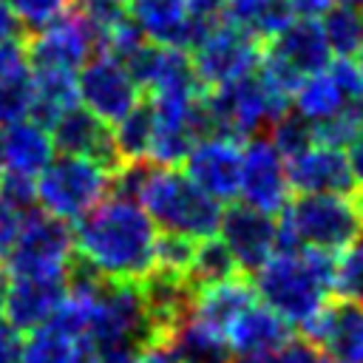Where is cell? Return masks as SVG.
Returning a JSON list of instances; mask_svg holds the SVG:
<instances>
[{
  "label": "cell",
  "instance_id": "6da1fadb",
  "mask_svg": "<svg viewBox=\"0 0 363 363\" xmlns=\"http://www.w3.org/2000/svg\"><path fill=\"white\" fill-rule=\"evenodd\" d=\"M74 255L111 281H142L153 269L156 224L133 199L105 196L77 218Z\"/></svg>",
  "mask_w": 363,
  "mask_h": 363
},
{
  "label": "cell",
  "instance_id": "7a4b0ae2",
  "mask_svg": "<svg viewBox=\"0 0 363 363\" xmlns=\"http://www.w3.org/2000/svg\"><path fill=\"white\" fill-rule=\"evenodd\" d=\"M335 261L337 252L318 247L272 252L255 269V295L286 323L303 326L332 292Z\"/></svg>",
  "mask_w": 363,
  "mask_h": 363
},
{
  "label": "cell",
  "instance_id": "3957f363",
  "mask_svg": "<svg viewBox=\"0 0 363 363\" xmlns=\"http://www.w3.org/2000/svg\"><path fill=\"white\" fill-rule=\"evenodd\" d=\"M363 230L360 210L349 193H301L286 201L278 221L275 252H292L301 247L343 250Z\"/></svg>",
  "mask_w": 363,
  "mask_h": 363
},
{
  "label": "cell",
  "instance_id": "277c9868",
  "mask_svg": "<svg viewBox=\"0 0 363 363\" xmlns=\"http://www.w3.org/2000/svg\"><path fill=\"white\" fill-rule=\"evenodd\" d=\"M136 201L164 233H179L196 241L218 233L221 201L207 196L196 182H190L187 173L176 170L173 164H153Z\"/></svg>",
  "mask_w": 363,
  "mask_h": 363
},
{
  "label": "cell",
  "instance_id": "5b68a950",
  "mask_svg": "<svg viewBox=\"0 0 363 363\" xmlns=\"http://www.w3.org/2000/svg\"><path fill=\"white\" fill-rule=\"evenodd\" d=\"M329 62L332 48L318 17H298L289 20L275 37H269L267 45H261V60L255 71L269 88L292 99L298 85L306 77L323 71Z\"/></svg>",
  "mask_w": 363,
  "mask_h": 363
},
{
  "label": "cell",
  "instance_id": "8992f818",
  "mask_svg": "<svg viewBox=\"0 0 363 363\" xmlns=\"http://www.w3.org/2000/svg\"><path fill=\"white\" fill-rule=\"evenodd\" d=\"M289 96L269 88L258 71L204 91V113L210 133H224L233 139H250L261 130H269V125L286 111Z\"/></svg>",
  "mask_w": 363,
  "mask_h": 363
},
{
  "label": "cell",
  "instance_id": "52a82bcc",
  "mask_svg": "<svg viewBox=\"0 0 363 363\" xmlns=\"http://www.w3.org/2000/svg\"><path fill=\"white\" fill-rule=\"evenodd\" d=\"M74 261V235L68 221L45 210L20 216L17 235L3 258L6 278H68Z\"/></svg>",
  "mask_w": 363,
  "mask_h": 363
},
{
  "label": "cell",
  "instance_id": "ba28073f",
  "mask_svg": "<svg viewBox=\"0 0 363 363\" xmlns=\"http://www.w3.org/2000/svg\"><path fill=\"white\" fill-rule=\"evenodd\" d=\"M37 204L62 221H77L111 193V170L85 156L51 159L34 179Z\"/></svg>",
  "mask_w": 363,
  "mask_h": 363
},
{
  "label": "cell",
  "instance_id": "9c48e42d",
  "mask_svg": "<svg viewBox=\"0 0 363 363\" xmlns=\"http://www.w3.org/2000/svg\"><path fill=\"white\" fill-rule=\"evenodd\" d=\"M258 60L261 43L221 17L210 23L207 31L190 48V65L204 91L252 74L258 68Z\"/></svg>",
  "mask_w": 363,
  "mask_h": 363
},
{
  "label": "cell",
  "instance_id": "30bf717a",
  "mask_svg": "<svg viewBox=\"0 0 363 363\" xmlns=\"http://www.w3.org/2000/svg\"><path fill=\"white\" fill-rule=\"evenodd\" d=\"M77 71H79L77 74L79 102L105 125H116L145 96V91L139 88L133 74L125 68V62L108 51L91 54Z\"/></svg>",
  "mask_w": 363,
  "mask_h": 363
},
{
  "label": "cell",
  "instance_id": "8fae6325",
  "mask_svg": "<svg viewBox=\"0 0 363 363\" xmlns=\"http://www.w3.org/2000/svg\"><path fill=\"white\" fill-rule=\"evenodd\" d=\"M99 51L96 31L79 3L54 17L48 26L37 28L26 43L28 68H65L77 71L91 54Z\"/></svg>",
  "mask_w": 363,
  "mask_h": 363
},
{
  "label": "cell",
  "instance_id": "7c38bea8",
  "mask_svg": "<svg viewBox=\"0 0 363 363\" xmlns=\"http://www.w3.org/2000/svg\"><path fill=\"white\" fill-rule=\"evenodd\" d=\"M289 179H286V162L281 150L272 145L269 136H250L241 147V182L238 196L264 210V213H281L289 201Z\"/></svg>",
  "mask_w": 363,
  "mask_h": 363
},
{
  "label": "cell",
  "instance_id": "4fadbf2b",
  "mask_svg": "<svg viewBox=\"0 0 363 363\" xmlns=\"http://www.w3.org/2000/svg\"><path fill=\"white\" fill-rule=\"evenodd\" d=\"M184 173L216 201H233L241 182V142L224 133H204L187 150Z\"/></svg>",
  "mask_w": 363,
  "mask_h": 363
},
{
  "label": "cell",
  "instance_id": "5bb4252c",
  "mask_svg": "<svg viewBox=\"0 0 363 363\" xmlns=\"http://www.w3.org/2000/svg\"><path fill=\"white\" fill-rule=\"evenodd\" d=\"M303 337L315 343L329 363H363V306L354 301H326L303 326Z\"/></svg>",
  "mask_w": 363,
  "mask_h": 363
},
{
  "label": "cell",
  "instance_id": "9a60e30c",
  "mask_svg": "<svg viewBox=\"0 0 363 363\" xmlns=\"http://www.w3.org/2000/svg\"><path fill=\"white\" fill-rule=\"evenodd\" d=\"M125 14L145 40L182 51H190L210 26L193 14L187 0H128Z\"/></svg>",
  "mask_w": 363,
  "mask_h": 363
},
{
  "label": "cell",
  "instance_id": "2e32d148",
  "mask_svg": "<svg viewBox=\"0 0 363 363\" xmlns=\"http://www.w3.org/2000/svg\"><path fill=\"white\" fill-rule=\"evenodd\" d=\"M221 241L233 252L241 272H255L272 252L278 241V221L252 204H230L218 221Z\"/></svg>",
  "mask_w": 363,
  "mask_h": 363
},
{
  "label": "cell",
  "instance_id": "e0dca14e",
  "mask_svg": "<svg viewBox=\"0 0 363 363\" xmlns=\"http://www.w3.org/2000/svg\"><path fill=\"white\" fill-rule=\"evenodd\" d=\"M51 142H54V150L60 153H68V156H85V159H94L99 162L102 167L113 170L122 156L113 145V133L111 128L94 116L88 108H68L51 128Z\"/></svg>",
  "mask_w": 363,
  "mask_h": 363
},
{
  "label": "cell",
  "instance_id": "ac0fdd59",
  "mask_svg": "<svg viewBox=\"0 0 363 363\" xmlns=\"http://www.w3.org/2000/svg\"><path fill=\"white\" fill-rule=\"evenodd\" d=\"M286 179L298 193H352L357 187L343 147L323 142H315L306 150L289 156Z\"/></svg>",
  "mask_w": 363,
  "mask_h": 363
},
{
  "label": "cell",
  "instance_id": "d6986e66",
  "mask_svg": "<svg viewBox=\"0 0 363 363\" xmlns=\"http://www.w3.org/2000/svg\"><path fill=\"white\" fill-rule=\"evenodd\" d=\"M68 278H9L3 292V323L17 332H31L54 315L65 298Z\"/></svg>",
  "mask_w": 363,
  "mask_h": 363
},
{
  "label": "cell",
  "instance_id": "ffe728a7",
  "mask_svg": "<svg viewBox=\"0 0 363 363\" xmlns=\"http://www.w3.org/2000/svg\"><path fill=\"white\" fill-rule=\"evenodd\" d=\"M0 139H3V170L6 173L37 179L43 167L54 159V142H51L48 128L34 122L31 116L3 125Z\"/></svg>",
  "mask_w": 363,
  "mask_h": 363
},
{
  "label": "cell",
  "instance_id": "44dd1931",
  "mask_svg": "<svg viewBox=\"0 0 363 363\" xmlns=\"http://www.w3.org/2000/svg\"><path fill=\"white\" fill-rule=\"evenodd\" d=\"M255 286L250 278H244V272L207 284L201 289H196L193 295V306H190V318H196L199 323L216 329V332H227V326L255 303Z\"/></svg>",
  "mask_w": 363,
  "mask_h": 363
},
{
  "label": "cell",
  "instance_id": "7402d4cb",
  "mask_svg": "<svg viewBox=\"0 0 363 363\" xmlns=\"http://www.w3.org/2000/svg\"><path fill=\"white\" fill-rule=\"evenodd\" d=\"M224 337H227L230 352H235V354H252V352H269V349L284 346L292 337V329L269 306L252 303L250 309H244L227 326Z\"/></svg>",
  "mask_w": 363,
  "mask_h": 363
},
{
  "label": "cell",
  "instance_id": "603a6c76",
  "mask_svg": "<svg viewBox=\"0 0 363 363\" xmlns=\"http://www.w3.org/2000/svg\"><path fill=\"white\" fill-rule=\"evenodd\" d=\"M79 102L77 71L65 68H31V111L28 116L51 128L68 108Z\"/></svg>",
  "mask_w": 363,
  "mask_h": 363
},
{
  "label": "cell",
  "instance_id": "cb8c5ba5",
  "mask_svg": "<svg viewBox=\"0 0 363 363\" xmlns=\"http://www.w3.org/2000/svg\"><path fill=\"white\" fill-rule=\"evenodd\" d=\"M292 14L295 9L289 0H227L221 20L255 37L258 43H267L292 20Z\"/></svg>",
  "mask_w": 363,
  "mask_h": 363
},
{
  "label": "cell",
  "instance_id": "d4e9b609",
  "mask_svg": "<svg viewBox=\"0 0 363 363\" xmlns=\"http://www.w3.org/2000/svg\"><path fill=\"white\" fill-rule=\"evenodd\" d=\"M170 346L176 349L182 363H230L227 337L190 315L173 329Z\"/></svg>",
  "mask_w": 363,
  "mask_h": 363
},
{
  "label": "cell",
  "instance_id": "484cf974",
  "mask_svg": "<svg viewBox=\"0 0 363 363\" xmlns=\"http://www.w3.org/2000/svg\"><path fill=\"white\" fill-rule=\"evenodd\" d=\"M292 96H295V111L303 113L309 122L332 119V116H337V113L346 108V102H349L346 91H343V88L337 85V79L329 74V65H326L323 71L306 77V79L298 85V91H295Z\"/></svg>",
  "mask_w": 363,
  "mask_h": 363
},
{
  "label": "cell",
  "instance_id": "4316f807",
  "mask_svg": "<svg viewBox=\"0 0 363 363\" xmlns=\"http://www.w3.org/2000/svg\"><path fill=\"white\" fill-rule=\"evenodd\" d=\"M88 340L85 337H71L51 323H43L31 329L28 340L23 343L20 363H79Z\"/></svg>",
  "mask_w": 363,
  "mask_h": 363
},
{
  "label": "cell",
  "instance_id": "83f0119b",
  "mask_svg": "<svg viewBox=\"0 0 363 363\" xmlns=\"http://www.w3.org/2000/svg\"><path fill=\"white\" fill-rule=\"evenodd\" d=\"M238 264L233 258V252L227 250V244L221 241V235H207V238H199L196 241V250H193V258H190V267H187V284L193 289H201L207 284H216V281H224V278H233L238 275Z\"/></svg>",
  "mask_w": 363,
  "mask_h": 363
},
{
  "label": "cell",
  "instance_id": "f1b7e54d",
  "mask_svg": "<svg viewBox=\"0 0 363 363\" xmlns=\"http://www.w3.org/2000/svg\"><path fill=\"white\" fill-rule=\"evenodd\" d=\"M323 34L329 48L337 57H354L360 43H363V9L360 6H349V3H332L323 11Z\"/></svg>",
  "mask_w": 363,
  "mask_h": 363
},
{
  "label": "cell",
  "instance_id": "f546056e",
  "mask_svg": "<svg viewBox=\"0 0 363 363\" xmlns=\"http://www.w3.org/2000/svg\"><path fill=\"white\" fill-rule=\"evenodd\" d=\"M113 145L119 150L122 159H150V136H153V108L147 102V96H142V102L125 113L116 125H113Z\"/></svg>",
  "mask_w": 363,
  "mask_h": 363
},
{
  "label": "cell",
  "instance_id": "4dcf8cb0",
  "mask_svg": "<svg viewBox=\"0 0 363 363\" xmlns=\"http://www.w3.org/2000/svg\"><path fill=\"white\" fill-rule=\"evenodd\" d=\"M332 292L343 301H354L363 306V235L343 247V255L335 261Z\"/></svg>",
  "mask_w": 363,
  "mask_h": 363
},
{
  "label": "cell",
  "instance_id": "1f68e13d",
  "mask_svg": "<svg viewBox=\"0 0 363 363\" xmlns=\"http://www.w3.org/2000/svg\"><path fill=\"white\" fill-rule=\"evenodd\" d=\"M269 139L281 150V156L289 159V156L306 150L309 145H315V122H309L298 111H284L269 125Z\"/></svg>",
  "mask_w": 363,
  "mask_h": 363
},
{
  "label": "cell",
  "instance_id": "d6a6232c",
  "mask_svg": "<svg viewBox=\"0 0 363 363\" xmlns=\"http://www.w3.org/2000/svg\"><path fill=\"white\" fill-rule=\"evenodd\" d=\"M31 111V68L0 77V128L26 119Z\"/></svg>",
  "mask_w": 363,
  "mask_h": 363
},
{
  "label": "cell",
  "instance_id": "836d02e7",
  "mask_svg": "<svg viewBox=\"0 0 363 363\" xmlns=\"http://www.w3.org/2000/svg\"><path fill=\"white\" fill-rule=\"evenodd\" d=\"M230 363H329V357L309 343L306 337H289L284 346L269 349V352H252V354H238Z\"/></svg>",
  "mask_w": 363,
  "mask_h": 363
},
{
  "label": "cell",
  "instance_id": "e575fe53",
  "mask_svg": "<svg viewBox=\"0 0 363 363\" xmlns=\"http://www.w3.org/2000/svg\"><path fill=\"white\" fill-rule=\"evenodd\" d=\"M193 250H196V238H187V235H179V233H162V235H156L153 267L176 272V275H187Z\"/></svg>",
  "mask_w": 363,
  "mask_h": 363
},
{
  "label": "cell",
  "instance_id": "d590c367",
  "mask_svg": "<svg viewBox=\"0 0 363 363\" xmlns=\"http://www.w3.org/2000/svg\"><path fill=\"white\" fill-rule=\"evenodd\" d=\"M6 3L11 6V11L17 14L26 31H37L48 26L54 17H60L62 11H68L77 0H6Z\"/></svg>",
  "mask_w": 363,
  "mask_h": 363
},
{
  "label": "cell",
  "instance_id": "8d00e7d4",
  "mask_svg": "<svg viewBox=\"0 0 363 363\" xmlns=\"http://www.w3.org/2000/svg\"><path fill=\"white\" fill-rule=\"evenodd\" d=\"M26 65H28V60H26L23 37L20 40H0V77L14 74V71H20Z\"/></svg>",
  "mask_w": 363,
  "mask_h": 363
},
{
  "label": "cell",
  "instance_id": "74e56055",
  "mask_svg": "<svg viewBox=\"0 0 363 363\" xmlns=\"http://www.w3.org/2000/svg\"><path fill=\"white\" fill-rule=\"evenodd\" d=\"M130 363H182V360H179L176 349H173L167 340H159V343L142 346Z\"/></svg>",
  "mask_w": 363,
  "mask_h": 363
},
{
  "label": "cell",
  "instance_id": "f35d334b",
  "mask_svg": "<svg viewBox=\"0 0 363 363\" xmlns=\"http://www.w3.org/2000/svg\"><path fill=\"white\" fill-rule=\"evenodd\" d=\"M23 340L20 332L11 329L9 323H0V363H20Z\"/></svg>",
  "mask_w": 363,
  "mask_h": 363
},
{
  "label": "cell",
  "instance_id": "ab89813d",
  "mask_svg": "<svg viewBox=\"0 0 363 363\" xmlns=\"http://www.w3.org/2000/svg\"><path fill=\"white\" fill-rule=\"evenodd\" d=\"M346 162H349V170L354 176V184L363 187V128L352 136V142L346 145Z\"/></svg>",
  "mask_w": 363,
  "mask_h": 363
},
{
  "label": "cell",
  "instance_id": "60d3db41",
  "mask_svg": "<svg viewBox=\"0 0 363 363\" xmlns=\"http://www.w3.org/2000/svg\"><path fill=\"white\" fill-rule=\"evenodd\" d=\"M23 26L17 20V14L11 11V6L6 0H0V40H20L23 37Z\"/></svg>",
  "mask_w": 363,
  "mask_h": 363
},
{
  "label": "cell",
  "instance_id": "b9f144b4",
  "mask_svg": "<svg viewBox=\"0 0 363 363\" xmlns=\"http://www.w3.org/2000/svg\"><path fill=\"white\" fill-rule=\"evenodd\" d=\"M187 3H190V9H193V14H196V17H201V20L213 23V20H218V17H221V11H224V3H227V0H187Z\"/></svg>",
  "mask_w": 363,
  "mask_h": 363
},
{
  "label": "cell",
  "instance_id": "7bdbcfd3",
  "mask_svg": "<svg viewBox=\"0 0 363 363\" xmlns=\"http://www.w3.org/2000/svg\"><path fill=\"white\" fill-rule=\"evenodd\" d=\"M352 119H354V125L357 128H363V94H357V96H352L349 102H346V108H343Z\"/></svg>",
  "mask_w": 363,
  "mask_h": 363
},
{
  "label": "cell",
  "instance_id": "ee69618b",
  "mask_svg": "<svg viewBox=\"0 0 363 363\" xmlns=\"http://www.w3.org/2000/svg\"><path fill=\"white\" fill-rule=\"evenodd\" d=\"M6 284H9V278H6V272L0 267V320H3V292H6Z\"/></svg>",
  "mask_w": 363,
  "mask_h": 363
},
{
  "label": "cell",
  "instance_id": "f6af8a7d",
  "mask_svg": "<svg viewBox=\"0 0 363 363\" xmlns=\"http://www.w3.org/2000/svg\"><path fill=\"white\" fill-rule=\"evenodd\" d=\"M354 57H357L354 62H357V65H360V71H363V43H360V48H357V54H354Z\"/></svg>",
  "mask_w": 363,
  "mask_h": 363
},
{
  "label": "cell",
  "instance_id": "bcb514c9",
  "mask_svg": "<svg viewBox=\"0 0 363 363\" xmlns=\"http://www.w3.org/2000/svg\"><path fill=\"white\" fill-rule=\"evenodd\" d=\"M354 201H357V210H360V221H363V193H360V196H354Z\"/></svg>",
  "mask_w": 363,
  "mask_h": 363
},
{
  "label": "cell",
  "instance_id": "7dc6e473",
  "mask_svg": "<svg viewBox=\"0 0 363 363\" xmlns=\"http://www.w3.org/2000/svg\"><path fill=\"white\" fill-rule=\"evenodd\" d=\"M0 173H3V139H0Z\"/></svg>",
  "mask_w": 363,
  "mask_h": 363
},
{
  "label": "cell",
  "instance_id": "c3c4849f",
  "mask_svg": "<svg viewBox=\"0 0 363 363\" xmlns=\"http://www.w3.org/2000/svg\"><path fill=\"white\" fill-rule=\"evenodd\" d=\"M113 3H128V0H113Z\"/></svg>",
  "mask_w": 363,
  "mask_h": 363
}]
</instances>
